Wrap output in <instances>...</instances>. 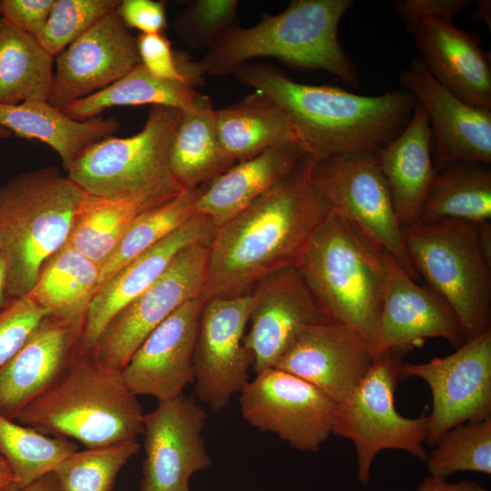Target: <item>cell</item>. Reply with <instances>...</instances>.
<instances>
[{
	"instance_id": "6da1fadb",
	"label": "cell",
	"mask_w": 491,
	"mask_h": 491,
	"mask_svg": "<svg viewBox=\"0 0 491 491\" xmlns=\"http://www.w3.org/2000/svg\"><path fill=\"white\" fill-rule=\"evenodd\" d=\"M315 163L304 156L281 182L215 228L200 293L203 301L249 294L264 278L296 266L331 210L313 184Z\"/></svg>"
},
{
	"instance_id": "7a4b0ae2",
	"label": "cell",
	"mask_w": 491,
	"mask_h": 491,
	"mask_svg": "<svg viewBox=\"0 0 491 491\" xmlns=\"http://www.w3.org/2000/svg\"><path fill=\"white\" fill-rule=\"evenodd\" d=\"M232 75L281 106L316 163L354 152H378L403 131L418 103L405 89L360 95L334 85L298 83L266 64L248 63Z\"/></svg>"
},
{
	"instance_id": "3957f363",
	"label": "cell",
	"mask_w": 491,
	"mask_h": 491,
	"mask_svg": "<svg viewBox=\"0 0 491 491\" xmlns=\"http://www.w3.org/2000/svg\"><path fill=\"white\" fill-rule=\"evenodd\" d=\"M354 5L353 0H292L276 15L224 33L199 63L205 74L223 76L253 59L273 57L296 70H323L357 87L359 74L338 39L339 23Z\"/></svg>"
},
{
	"instance_id": "277c9868",
	"label": "cell",
	"mask_w": 491,
	"mask_h": 491,
	"mask_svg": "<svg viewBox=\"0 0 491 491\" xmlns=\"http://www.w3.org/2000/svg\"><path fill=\"white\" fill-rule=\"evenodd\" d=\"M144 414L121 371L79 348L65 373L15 421L90 448L137 439Z\"/></svg>"
},
{
	"instance_id": "5b68a950",
	"label": "cell",
	"mask_w": 491,
	"mask_h": 491,
	"mask_svg": "<svg viewBox=\"0 0 491 491\" xmlns=\"http://www.w3.org/2000/svg\"><path fill=\"white\" fill-rule=\"evenodd\" d=\"M296 267L324 315L374 346L386 277V251L331 208Z\"/></svg>"
},
{
	"instance_id": "8992f818",
	"label": "cell",
	"mask_w": 491,
	"mask_h": 491,
	"mask_svg": "<svg viewBox=\"0 0 491 491\" xmlns=\"http://www.w3.org/2000/svg\"><path fill=\"white\" fill-rule=\"evenodd\" d=\"M85 194L53 166L0 187V255L9 300L27 296L45 262L67 244Z\"/></svg>"
},
{
	"instance_id": "52a82bcc",
	"label": "cell",
	"mask_w": 491,
	"mask_h": 491,
	"mask_svg": "<svg viewBox=\"0 0 491 491\" xmlns=\"http://www.w3.org/2000/svg\"><path fill=\"white\" fill-rule=\"evenodd\" d=\"M401 232L413 266L455 311L466 341L491 329V261L475 225L442 219Z\"/></svg>"
},
{
	"instance_id": "ba28073f",
	"label": "cell",
	"mask_w": 491,
	"mask_h": 491,
	"mask_svg": "<svg viewBox=\"0 0 491 491\" xmlns=\"http://www.w3.org/2000/svg\"><path fill=\"white\" fill-rule=\"evenodd\" d=\"M180 114L174 107L152 105L138 133L92 145L66 170L67 176L89 195L171 199L184 190L169 165Z\"/></svg>"
},
{
	"instance_id": "9c48e42d",
	"label": "cell",
	"mask_w": 491,
	"mask_h": 491,
	"mask_svg": "<svg viewBox=\"0 0 491 491\" xmlns=\"http://www.w3.org/2000/svg\"><path fill=\"white\" fill-rule=\"evenodd\" d=\"M413 349L400 346L379 353L352 393L336 406L332 434L355 446L356 476L364 485L369 484L374 459L383 450H402L426 461V408L410 418L395 405L404 359Z\"/></svg>"
},
{
	"instance_id": "30bf717a",
	"label": "cell",
	"mask_w": 491,
	"mask_h": 491,
	"mask_svg": "<svg viewBox=\"0 0 491 491\" xmlns=\"http://www.w3.org/2000/svg\"><path fill=\"white\" fill-rule=\"evenodd\" d=\"M312 180L331 208L390 254L413 279L418 277L405 247L376 152H354L315 163Z\"/></svg>"
},
{
	"instance_id": "8fae6325",
	"label": "cell",
	"mask_w": 491,
	"mask_h": 491,
	"mask_svg": "<svg viewBox=\"0 0 491 491\" xmlns=\"http://www.w3.org/2000/svg\"><path fill=\"white\" fill-rule=\"evenodd\" d=\"M210 241L182 249L164 273L107 324L91 353L122 371L144 340L186 301L200 296Z\"/></svg>"
},
{
	"instance_id": "7c38bea8",
	"label": "cell",
	"mask_w": 491,
	"mask_h": 491,
	"mask_svg": "<svg viewBox=\"0 0 491 491\" xmlns=\"http://www.w3.org/2000/svg\"><path fill=\"white\" fill-rule=\"evenodd\" d=\"M242 416L291 447L318 452L332 434L336 404L317 387L273 367L256 374L239 393Z\"/></svg>"
},
{
	"instance_id": "4fadbf2b",
	"label": "cell",
	"mask_w": 491,
	"mask_h": 491,
	"mask_svg": "<svg viewBox=\"0 0 491 491\" xmlns=\"http://www.w3.org/2000/svg\"><path fill=\"white\" fill-rule=\"evenodd\" d=\"M400 377L420 378L431 390L426 439L431 447L456 426L491 417V329L446 356L404 364Z\"/></svg>"
},
{
	"instance_id": "5bb4252c",
	"label": "cell",
	"mask_w": 491,
	"mask_h": 491,
	"mask_svg": "<svg viewBox=\"0 0 491 491\" xmlns=\"http://www.w3.org/2000/svg\"><path fill=\"white\" fill-rule=\"evenodd\" d=\"M251 293L204 301L194 351L196 396L213 412L225 409L249 382L254 358L244 345Z\"/></svg>"
},
{
	"instance_id": "9a60e30c",
	"label": "cell",
	"mask_w": 491,
	"mask_h": 491,
	"mask_svg": "<svg viewBox=\"0 0 491 491\" xmlns=\"http://www.w3.org/2000/svg\"><path fill=\"white\" fill-rule=\"evenodd\" d=\"M206 419L205 409L183 395L144 414L139 491H189L191 476L212 465L202 436Z\"/></svg>"
},
{
	"instance_id": "2e32d148",
	"label": "cell",
	"mask_w": 491,
	"mask_h": 491,
	"mask_svg": "<svg viewBox=\"0 0 491 491\" xmlns=\"http://www.w3.org/2000/svg\"><path fill=\"white\" fill-rule=\"evenodd\" d=\"M399 81L425 108L432 131V155L437 171L456 162L491 164V109L461 100L413 57Z\"/></svg>"
},
{
	"instance_id": "e0dca14e",
	"label": "cell",
	"mask_w": 491,
	"mask_h": 491,
	"mask_svg": "<svg viewBox=\"0 0 491 491\" xmlns=\"http://www.w3.org/2000/svg\"><path fill=\"white\" fill-rule=\"evenodd\" d=\"M55 62L48 103L63 110L123 77L140 58L136 38L114 11L73 41Z\"/></svg>"
},
{
	"instance_id": "ac0fdd59",
	"label": "cell",
	"mask_w": 491,
	"mask_h": 491,
	"mask_svg": "<svg viewBox=\"0 0 491 491\" xmlns=\"http://www.w3.org/2000/svg\"><path fill=\"white\" fill-rule=\"evenodd\" d=\"M373 360L371 344L356 329L325 318L306 327L274 367L307 381L337 405L356 388Z\"/></svg>"
},
{
	"instance_id": "d6986e66",
	"label": "cell",
	"mask_w": 491,
	"mask_h": 491,
	"mask_svg": "<svg viewBox=\"0 0 491 491\" xmlns=\"http://www.w3.org/2000/svg\"><path fill=\"white\" fill-rule=\"evenodd\" d=\"M251 295L250 327L244 345L253 356L256 375L273 368L306 327L327 317L296 266L264 278Z\"/></svg>"
},
{
	"instance_id": "ffe728a7",
	"label": "cell",
	"mask_w": 491,
	"mask_h": 491,
	"mask_svg": "<svg viewBox=\"0 0 491 491\" xmlns=\"http://www.w3.org/2000/svg\"><path fill=\"white\" fill-rule=\"evenodd\" d=\"M386 277L382 309L373 346L374 358L400 346H422L430 337H441L455 348L466 338L452 307L429 286H419L386 252Z\"/></svg>"
},
{
	"instance_id": "44dd1931",
	"label": "cell",
	"mask_w": 491,
	"mask_h": 491,
	"mask_svg": "<svg viewBox=\"0 0 491 491\" xmlns=\"http://www.w3.org/2000/svg\"><path fill=\"white\" fill-rule=\"evenodd\" d=\"M204 301L194 297L171 314L144 340L121 371L137 396L158 402L183 395L194 382V351Z\"/></svg>"
},
{
	"instance_id": "7402d4cb",
	"label": "cell",
	"mask_w": 491,
	"mask_h": 491,
	"mask_svg": "<svg viewBox=\"0 0 491 491\" xmlns=\"http://www.w3.org/2000/svg\"><path fill=\"white\" fill-rule=\"evenodd\" d=\"M83 326L45 317L0 367V415L13 421L68 368L80 348Z\"/></svg>"
},
{
	"instance_id": "603a6c76",
	"label": "cell",
	"mask_w": 491,
	"mask_h": 491,
	"mask_svg": "<svg viewBox=\"0 0 491 491\" xmlns=\"http://www.w3.org/2000/svg\"><path fill=\"white\" fill-rule=\"evenodd\" d=\"M215 231L212 221L195 214L165 238L125 265L97 290L87 310L80 349L91 352L112 318L146 290L185 247L210 241Z\"/></svg>"
},
{
	"instance_id": "cb8c5ba5",
	"label": "cell",
	"mask_w": 491,
	"mask_h": 491,
	"mask_svg": "<svg viewBox=\"0 0 491 491\" xmlns=\"http://www.w3.org/2000/svg\"><path fill=\"white\" fill-rule=\"evenodd\" d=\"M411 35L419 58L441 85L467 104L491 109V56L481 46L479 32L434 19Z\"/></svg>"
},
{
	"instance_id": "d4e9b609",
	"label": "cell",
	"mask_w": 491,
	"mask_h": 491,
	"mask_svg": "<svg viewBox=\"0 0 491 491\" xmlns=\"http://www.w3.org/2000/svg\"><path fill=\"white\" fill-rule=\"evenodd\" d=\"M306 155L303 145L291 140L235 163L202 185L195 213L220 226L281 182Z\"/></svg>"
},
{
	"instance_id": "484cf974",
	"label": "cell",
	"mask_w": 491,
	"mask_h": 491,
	"mask_svg": "<svg viewBox=\"0 0 491 491\" xmlns=\"http://www.w3.org/2000/svg\"><path fill=\"white\" fill-rule=\"evenodd\" d=\"M401 227L416 223L437 174L432 155V131L417 103L403 131L376 152Z\"/></svg>"
},
{
	"instance_id": "4316f807",
	"label": "cell",
	"mask_w": 491,
	"mask_h": 491,
	"mask_svg": "<svg viewBox=\"0 0 491 491\" xmlns=\"http://www.w3.org/2000/svg\"><path fill=\"white\" fill-rule=\"evenodd\" d=\"M0 126L19 137L48 145L57 153L65 170L88 147L113 136L120 127L112 117L75 120L43 100L14 105L0 104Z\"/></svg>"
},
{
	"instance_id": "83f0119b",
	"label": "cell",
	"mask_w": 491,
	"mask_h": 491,
	"mask_svg": "<svg viewBox=\"0 0 491 491\" xmlns=\"http://www.w3.org/2000/svg\"><path fill=\"white\" fill-rule=\"evenodd\" d=\"M215 112L210 97L203 94L181 110L171 141L169 165L183 189L199 187L235 164L220 144Z\"/></svg>"
},
{
	"instance_id": "f1b7e54d",
	"label": "cell",
	"mask_w": 491,
	"mask_h": 491,
	"mask_svg": "<svg viewBox=\"0 0 491 491\" xmlns=\"http://www.w3.org/2000/svg\"><path fill=\"white\" fill-rule=\"evenodd\" d=\"M215 119L220 144L235 163L278 144L298 140L285 111L261 91L254 90L241 101L215 110Z\"/></svg>"
},
{
	"instance_id": "f546056e",
	"label": "cell",
	"mask_w": 491,
	"mask_h": 491,
	"mask_svg": "<svg viewBox=\"0 0 491 491\" xmlns=\"http://www.w3.org/2000/svg\"><path fill=\"white\" fill-rule=\"evenodd\" d=\"M100 277L101 266L67 243L45 262L28 296L51 316L83 326Z\"/></svg>"
},
{
	"instance_id": "4dcf8cb0",
	"label": "cell",
	"mask_w": 491,
	"mask_h": 491,
	"mask_svg": "<svg viewBox=\"0 0 491 491\" xmlns=\"http://www.w3.org/2000/svg\"><path fill=\"white\" fill-rule=\"evenodd\" d=\"M164 202L145 196L86 193L67 243L102 266L135 221Z\"/></svg>"
},
{
	"instance_id": "1f68e13d",
	"label": "cell",
	"mask_w": 491,
	"mask_h": 491,
	"mask_svg": "<svg viewBox=\"0 0 491 491\" xmlns=\"http://www.w3.org/2000/svg\"><path fill=\"white\" fill-rule=\"evenodd\" d=\"M479 162H456L437 171L416 223L491 219V170Z\"/></svg>"
},
{
	"instance_id": "d6a6232c",
	"label": "cell",
	"mask_w": 491,
	"mask_h": 491,
	"mask_svg": "<svg viewBox=\"0 0 491 491\" xmlns=\"http://www.w3.org/2000/svg\"><path fill=\"white\" fill-rule=\"evenodd\" d=\"M55 57L0 15V104L48 101Z\"/></svg>"
},
{
	"instance_id": "836d02e7",
	"label": "cell",
	"mask_w": 491,
	"mask_h": 491,
	"mask_svg": "<svg viewBox=\"0 0 491 491\" xmlns=\"http://www.w3.org/2000/svg\"><path fill=\"white\" fill-rule=\"evenodd\" d=\"M199 94L188 83L152 75L140 63L112 85L70 104L63 112L75 120L85 121L113 106L151 105L185 110Z\"/></svg>"
},
{
	"instance_id": "e575fe53",
	"label": "cell",
	"mask_w": 491,
	"mask_h": 491,
	"mask_svg": "<svg viewBox=\"0 0 491 491\" xmlns=\"http://www.w3.org/2000/svg\"><path fill=\"white\" fill-rule=\"evenodd\" d=\"M76 450L78 445L67 438L48 436L0 415V455L17 486H26L53 472Z\"/></svg>"
},
{
	"instance_id": "d590c367",
	"label": "cell",
	"mask_w": 491,
	"mask_h": 491,
	"mask_svg": "<svg viewBox=\"0 0 491 491\" xmlns=\"http://www.w3.org/2000/svg\"><path fill=\"white\" fill-rule=\"evenodd\" d=\"M201 188L202 185L184 189L171 199L142 214L101 266L99 287L125 265L193 217L195 215L194 205Z\"/></svg>"
},
{
	"instance_id": "8d00e7d4",
	"label": "cell",
	"mask_w": 491,
	"mask_h": 491,
	"mask_svg": "<svg viewBox=\"0 0 491 491\" xmlns=\"http://www.w3.org/2000/svg\"><path fill=\"white\" fill-rule=\"evenodd\" d=\"M434 447L426 461L433 477L465 471L491 475V417L456 426Z\"/></svg>"
},
{
	"instance_id": "74e56055",
	"label": "cell",
	"mask_w": 491,
	"mask_h": 491,
	"mask_svg": "<svg viewBox=\"0 0 491 491\" xmlns=\"http://www.w3.org/2000/svg\"><path fill=\"white\" fill-rule=\"evenodd\" d=\"M140 448L132 439L76 450L53 472L61 491H112L119 471Z\"/></svg>"
},
{
	"instance_id": "f35d334b",
	"label": "cell",
	"mask_w": 491,
	"mask_h": 491,
	"mask_svg": "<svg viewBox=\"0 0 491 491\" xmlns=\"http://www.w3.org/2000/svg\"><path fill=\"white\" fill-rule=\"evenodd\" d=\"M118 0H55L47 21L35 37L55 57L96 22L116 10Z\"/></svg>"
},
{
	"instance_id": "ab89813d",
	"label": "cell",
	"mask_w": 491,
	"mask_h": 491,
	"mask_svg": "<svg viewBox=\"0 0 491 491\" xmlns=\"http://www.w3.org/2000/svg\"><path fill=\"white\" fill-rule=\"evenodd\" d=\"M237 0H195L175 19L180 40L194 49L206 48L237 25Z\"/></svg>"
},
{
	"instance_id": "60d3db41",
	"label": "cell",
	"mask_w": 491,
	"mask_h": 491,
	"mask_svg": "<svg viewBox=\"0 0 491 491\" xmlns=\"http://www.w3.org/2000/svg\"><path fill=\"white\" fill-rule=\"evenodd\" d=\"M136 45L140 63L152 75L188 83L194 87L204 84L205 72L200 63L174 52L163 33L140 34L136 37Z\"/></svg>"
},
{
	"instance_id": "b9f144b4",
	"label": "cell",
	"mask_w": 491,
	"mask_h": 491,
	"mask_svg": "<svg viewBox=\"0 0 491 491\" xmlns=\"http://www.w3.org/2000/svg\"><path fill=\"white\" fill-rule=\"evenodd\" d=\"M48 316L49 312L28 295L8 301L0 310V367Z\"/></svg>"
},
{
	"instance_id": "7bdbcfd3",
	"label": "cell",
	"mask_w": 491,
	"mask_h": 491,
	"mask_svg": "<svg viewBox=\"0 0 491 491\" xmlns=\"http://www.w3.org/2000/svg\"><path fill=\"white\" fill-rule=\"evenodd\" d=\"M471 0H395V12L411 34L421 23L428 20L453 22L456 14L471 8Z\"/></svg>"
},
{
	"instance_id": "ee69618b",
	"label": "cell",
	"mask_w": 491,
	"mask_h": 491,
	"mask_svg": "<svg viewBox=\"0 0 491 491\" xmlns=\"http://www.w3.org/2000/svg\"><path fill=\"white\" fill-rule=\"evenodd\" d=\"M116 14L127 28H135L141 34L163 33L166 27L165 6L153 0L120 1Z\"/></svg>"
},
{
	"instance_id": "f6af8a7d",
	"label": "cell",
	"mask_w": 491,
	"mask_h": 491,
	"mask_svg": "<svg viewBox=\"0 0 491 491\" xmlns=\"http://www.w3.org/2000/svg\"><path fill=\"white\" fill-rule=\"evenodd\" d=\"M55 0H3L1 16L35 37L45 26Z\"/></svg>"
},
{
	"instance_id": "bcb514c9",
	"label": "cell",
	"mask_w": 491,
	"mask_h": 491,
	"mask_svg": "<svg viewBox=\"0 0 491 491\" xmlns=\"http://www.w3.org/2000/svg\"><path fill=\"white\" fill-rule=\"evenodd\" d=\"M416 491H487L483 486L474 480L463 479L458 483H450L446 479L425 477Z\"/></svg>"
},
{
	"instance_id": "7dc6e473",
	"label": "cell",
	"mask_w": 491,
	"mask_h": 491,
	"mask_svg": "<svg viewBox=\"0 0 491 491\" xmlns=\"http://www.w3.org/2000/svg\"><path fill=\"white\" fill-rule=\"evenodd\" d=\"M5 491H61L54 472L48 473L26 486L12 484Z\"/></svg>"
},
{
	"instance_id": "c3c4849f",
	"label": "cell",
	"mask_w": 491,
	"mask_h": 491,
	"mask_svg": "<svg viewBox=\"0 0 491 491\" xmlns=\"http://www.w3.org/2000/svg\"><path fill=\"white\" fill-rule=\"evenodd\" d=\"M475 3L476 8L470 14V21L473 23L483 22L491 31V1L477 0Z\"/></svg>"
},
{
	"instance_id": "681fc988",
	"label": "cell",
	"mask_w": 491,
	"mask_h": 491,
	"mask_svg": "<svg viewBox=\"0 0 491 491\" xmlns=\"http://www.w3.org/2000/svg\"><path fill=\"white\" fill-rule=\"evenodd\" d=\"M7 296V267L3 256L0 255V310L8 303Z\"/></svg>"
},
{
	"instance_id": "f907efd6",
	"label": "cell",
	"mask_w": 491,
	"mask_h": 491,
	"mask_svg": "<svg viewBox=\"0 0 491 491\" xmlns=\"http://www.w3.org/2000/svg\"><path fill=\"white\" fill-rule=\"evenodd\" d=\"M14 476L5 459L0 455V491H5L14 484Z\"/></svg>"
},
{
	"instance_id": "816d5d0a",
	"label": "cell",
	"mask_w": 491,
	"mask_h": 491,
	"mask_svg": "<svg viewBox=\"0 0 491 491\" xmlns=\"http://www.w3.org/2000/svg\"><path fill=\"white\" fill-rule=\"evenodd\" d=\"M11 133L7 129L0 126V137H9Z\"/></svg>"
},
{
	"instance_id": "f5cc1de1",
	"label": "cell",
	"mask_w": 491,
	"mask_h": 491,
	"mask_svg": "<svg viewBox=\"0 0 491 491\" xmlns=\"http://www.w3.org/2000/svg\"><path fill=\"white\" fill-rule=\"evenodd\" d=\"M2 3H3V0H0V15H1V9H2Z\"/></svg>"
}]
</instances>
